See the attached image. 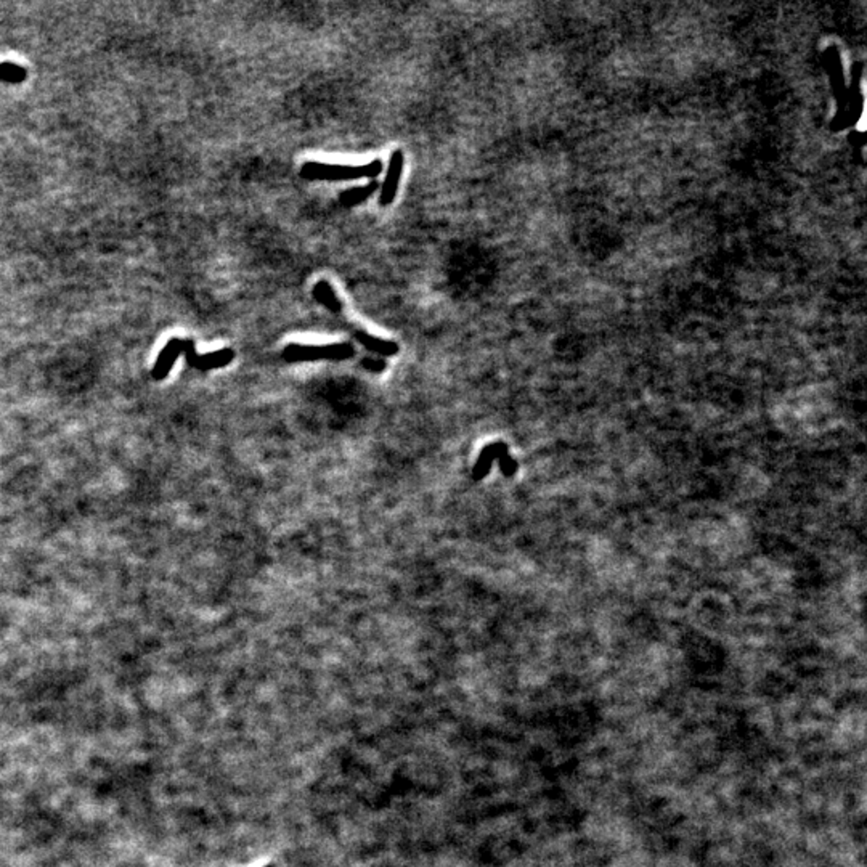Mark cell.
Returning a JSON list of instances; mask_svg holds the SVG:
<instances>
[{"instance_id": "3", "label": "cell", "mask_w": 867, "mask_h": 867, "mask_svg": "<svg viewBox=\"0 0 867 867\" xmlns=\"http://www.w3.org/2000/svg\"><path fill=\"white\" fill-rule=\"evenodd\" d=\"M182 352L187 357L188 365L201 371L222 368V366L232 363V360L235 359V352L232 349H220L212 352V354L198 355L195 349V342L190 339L182 341Z\"/></svg>"}, {"instance_id": "9", "label": "cell", "mask_w": 867, "mask_h": 867, "mask_svg": "<svg viewBox=\"0 0 867 867\" xmlns=\"http://www.w3.org/2000/svg\"><path fill=\"white\" fill-rule=\"evenodd\" d=\"M504 450L506 448H504V445L501 444H492L482 450V453L479 455V458H477L476 466H474L472 469L474 481H482V479L487 476L490 471V466H492V463L495 461V458L501 457V455L504 453Z\"/></svg>"}, {"instance_id": "5", "label": "cell", "mask_w": 867, "mask_h": 867, "mask_svg": "<svg viewBox=\"0 0 867 867\" xmlns=\"http://www.w3.org/2000/svg\"><path fill=\"white\" fill-rule=\"evenodd\" d=\"M180 354H182V339H170L158 357V361H156L153 368V378L158 381L164 379Z\"/></svg>"}, {"instance_id": "8", "label": "cell", "mask_w": 867, "mask_h": 867, "mask_svg": "<svg viewBox=\"0 0 867 867\" xmlns=\"http://www.w3.org/2000/svg\"><path fill=\"white\" fill-rule=\"evenodd\" d=\"M379 183L376 180H371L370 183L361 185V187H355V188H349L346 192H342L339 195V203L344 206V208H354V206H359L363 203V201L370 199L376 192H378Z\"/></svg>"}, {"instance_id": "11", "label": "cell", "mask_w": 867, "mask_h": 867, "mask_svg": "<svg viewBox=\"0 0 867 867\" xmlns=\"http://www.w3.org/2000/svg\"><path fill=\"white\" fill-rule=\"evenodd\" d=\"M361 366L366 370L373 371V373H383L387 363H386V360L376 359V357H363V359H361Z\"/></svg>"}, {"instance_id": "4", "label": "cell", "mask_w": 867, "mask_h": 867, "mask_svg": "<svg viewBox=\"0 0 867 867\" xmlns=\"http://www.w3.org/2000/svg\"><path fill=\"white\" fill-rule=\"evenodd\" d=\"M403 164H405L403 151L395 150L394 153L390 155L389 166H387L386 179H384L383 185H381V193H379V203H381V206H390L395 201L397 192H399V185H400L401 170H403Z\"/></svg>"}, {"instance_id": "7", "label": "cell", "mask_w": 867, "mask_h": 867, "mask_svg": "<svg viewBox=\"0 0 867 867\" xmlns=\"http://www.w3.org/2000/svg\"><path fill=\"white\" fill-rule=\"evenodd\" d=\"M313 297L318 303H321L323 307L328 308V310L332 313H341L342 308H344V303L337 294L335 291V288L331 286L330 281L326 280H320L318 283H315V286L312 289Z\"/></svg>"}, {"instance_id": "12", "label": "cell", "mask_w": 867, "mask_h": 867, "mask_svg": "<svg viewBox=\"0 0 867 867\" xmlns=\"http://www.w3.org/2000/svg\"><path fill=\"white\" fill-rule=\"evenodd\" d=\"M514 468H516V464H514V461H512L511 458H508V457L501 458V469H503L504 474H508V476H509V474L514 471Z\"/></svg>"}, {"instance_id": "2", "label": "cell", "mask_w": 867, "mask_h": 867, "mask_svg": "<svg viewBox=\"0 0 867 867\" xmlns=\"http://www.w3.org/2000/svg\"><path fill=\"white\" fill-rule=\"evenodd\" d=\"M283 359L291 363L317 360H349L355 355L354 346L349 342L337 344H288L281 352Z\"/></svg>"}, {"instance_id": "10", "label": "cell", "mask_w": 867, "mask_h": 867, "mask_svg": "<svg viewBox=\"0 0 867 867\" xmlns=\"http://www.w3.org/2000/svg\"><path fill=\"white\" fill-rule=\"evenodd\" d=\"M24 77H26L24 68L13 65V63H2L0 65V81L8 82V84H18V82L24 81Z\"/></svg>"}, {"instance_id": "6", "label": "cell", "mask_w": 867, "mask_h": 867, "mask_svg": "<svg viewBox=\"0 0 867 867\" xmlns=\"http://www.w3.org/2000/svg\"><path fill=\"white\" fill-rule=\"evenodd\" d=\"M355 337H357V341H359L360 344L365 347V349H368L370 352H373V354H376V355L394 357V355L399 354V344H397V342L381 339V337L371 336L370 332L361 331V330L355 331Z\"/></svg>"}, {"instance_id": "1", "label": "cell", "mask_w": 867, "mask_h": 867, "mask_svg": "<svg viewBox=\"0 0 867 867\" xmlns=\"http://www.w3.org/2000/svg\"><path fill=\"white\" fill-rule=\"evenodd\" d=\"M383 163L379 159L371 161L368 164H326L308 161L301 168V177L306 180H328V182H341V180H360L376 179L383 172Z\"/></svg>"}]
</instances>
